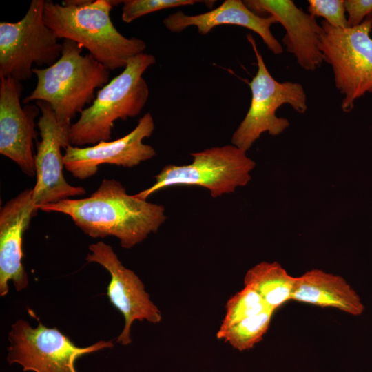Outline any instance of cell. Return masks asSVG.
Returning <instances> with one entry per match:
<instances>
[{
    "mask_svg": "<svg viewBox=\"0 0 372 372\" xmlns=\"http://www.w3.org/2000/svg\"><path fill=\"white\" fill-rule=\"evenodd\" d=\"M71 218L92 238L114 236L123 248L130 249L158 231L165 222V207L130 195L121 182L103 179L90 196L68 198L39 207Z\"/></svg>",
    "mask_w": 372,
    "mask_h": 372,
    "instance_id": "cell-1",
    "label": "cell"
},
{
    "mask_svg": "<svg viewBox=\"0 0 372 372\" xmlns=\"http://www.w3.org/2000/svg\"><path fill=\"white\" fill-rule=\"evenodd\" d=\"M113 6L110 0H88L80 6L47 0L43 19L58 39L76 42L107 69L114 70L125 68L131 58L143 53L146 44L118 32L110 18Z\"/></svg>",
    "mask_w": 372,
    "mask_h": 372,
    "instance_id": "cell-2",
    "label": "cell"
},
{
    "mask_svg": "<svg viewBox=\"0 0 372 372\" xmlns=\"http://www.w3.org/2000/svg\"><path fill=\"white\" fill-rule=\"evenodd\" d=\"M60 58L45 68H33L37 84L23 103L42 101L51 106L61 124L71 123L77 113L95 99V91L109 83L110 70L82 48L63 39Z\"/></svg>",
    "mask_w": 372,
    "mask_h": 372,
    "instance_id": "cell-3",
    "label": "cell"
},
{
    "mask_svg": "<svg viewBox=\"0 0 372 372\" xmlns=\"http://www.w3.org/2000/svg\"><path fill=\"white\" fill-rule=\"evenodd\" d=\"M155 61L153 55L145 52L131 58L123 70L97 92L92 103L71 125L70 145L82 147L108 141L116 121L138 116L149 97L143 74Z\"/></svg>",
    "mask_w": 372,
    "mask_h": 372,
    "instance_id": "cell-4",
    "label": "cell"
},
{
    "mask_svg": "<svg viewBox=\"0 0 372 372\" xmlns=\"http://www.w3.org/2000/svg\"><path fill=\"white\" fill-rule=\"evenodd\" d=\"M188 165H167L155 176V183L134 194L147 200L154 193L172 186H199L210 192L213 198L232 193L251 180L256 163L246 152L234 145L214 147L191 153Z\"/></svg>",
    "mask_w": 372,
    "mask_h": 372,
    "instance_id": "cell-5",
    "label": "cell"
},
{
    "mask_svg": "<svg viewBox=\"0 0 372 372\" xmlns=\"http://www.w3.org/2000/svg\"><path fill=\"white\" fill-rule=\"evenodd\" d=\"M320 49L333 70L335 87L343 95L341 108L351 112L355 101L372 93V21L344 29L321 22Z\"/></svg>",
    "mask_w": 372,
    "mask_h": 372,
    "instance_id": "cell-6",
    "label": "cell"
},
{
    "mask_svg": "<svg viewBox=\"0 0 372 372\" xmlns=\"http://www.w3.org/2000/svg\"><path fill=\"white\" fill-rule=\"evenodd\" d=\"M257 61V72L249 85L251 99L249 110L231 138L232 145L247 152L264 132L278 136L289 125L285 118L278 117L277 110L288 104L300 114L307 110V94L298 82H279L268 70L254 37L247 34Z\"/></svg>",
    "mask_w": 372,
    "mask_h": 372,
    "instance_id": "cell-7",
    "label": "cell"
},
{
    "mask_svg": "<svg viewBox=\"0 0 372 372\" xmlns=\"http://www.w3.org/2000/svg\"><path fill=\"white\" fill-rule=\"evenodd\" d=\"M44 0H32L17 22L0 23V77L22 81L32 76V65L54 64L62 45L43 19Z\"/></svg>",
    "mask_w": 372,
    "mask_h": 372,
    "instance_id": "cell-8",
    "label": "cell"
},
{
    "mask_svg": "<svg viewBox=\"0 0 372 372\" xmlns=\"http://www.w3.org/2000/svg\"><path fill=\"white\" fill-rule=\"evenodd\" d=\"M37 319L36 328L19 319L8 333L7 360L21 365L23 371L77 372L75 363L79 358L114 347L112 341L100 340L79 347L57 328L47 327Z\"/></svg>",
    "mask_w": 372,
    "mask_h": 372,
    "instance_id": "cell-9",
    "label": "cell"
},
{
    "mask_svg": "<svg viewBox=\"0 0 372 372\" xmlns=\"http://www.w3.org/2000/svg\"><path fill=\"white\" fill-rule=\"evenodd\" d=\"M36 104L41 115L37 126L41 139L37 143L34 155L36 183L32 188L33 200L39 207L55 203L72 197L83 196L85 189L69 184L63 176V155L61 149L70 145L71 123L61 124L47 102Z\"/></svg>",
    "mask_w": 372,
    "mask_h": 372,
    "instance_id": "cell-10",
    "label": "cell"
},
{
    "mask_svg": "<svg viewBox=\"0 0 372 372\" xmlns=\"http://www.w3.org/2000/svg\"><path fill=\"white\" fill-rule=\"evenodd\" d=\"M90 253L85 260L103 266L110 274L107 296L110 303L124 317L125 325L116 342L127 345L132 342L131 327L134 321L144 320L158 323L162 316L158 308L149 299L138 276L124 267L112 247L103 242L89 245Z\"/></svg>",
    "mask_w": 372,
    "mask_h": 372,
    "instance_id": "cell-11",
    "label": "cell"
},
{
    "mask_svg": "<svg viewBox=\"0 0 372 372\" xmlns=\"http://www.w3.org/2000/svg\"><path fill=\"white\" fill-rule=\"evenodd\" d=\"M154 127L153 117L148 112L132 132L120 138L89 147L70 145L63 154L64 168L74 177L85 180L95 175L101 165L135 167L156 155L154 148L143 142L152 134Z\"/></svg>",
    "mask_w": 372,
    "mask_h": 372,
    "instance_id": "cell-12",
    "label": "cell"
},
{
    "mask_svg": "<svg viewBox=\"0 0 372 372\" xmlns=\"http://www.w3.org/2000/svg\"><path fill=\"white\" fill-rule=\"evenodd\" d=\"M21 81L0 77V154L14 161L28 176H35L34 140L37 104L21 106Z\"/></svg>",
    "mask_w": 372,
    "mask_h": 372,
    "instance_id": "cell-13",
    "label": "cell"
},
{
    "mask_svg": "<svg viewBox=\"0 0 372 372\" xmlns=\"http://www.w3.org/2000/svg\"><path fill=\"white\" fill-rule=\"evenodd\" d=\"M247 7L255 14L273 17L285 30L282 43L303 69L313 71L324 62L320 49L322 31L316 17L297 7L292 0H247Z\"/></svg>",
    "mask_w": 372,
    "mask_h": 372,
    "instance_id": "cell-14",
    "label": "cell"
},
{
    "mask_svg": "<svg viewBox=\"0 0 372 372\" xmlns=\"http://www.w3.org/2000/svg\"><path fill=\"white\" fill-rule=\"evenodd\" d=\"M39 210L33 200L32 189H25L1 207L0 296L9 291L12 281L17 291L26 288L28 278L22 265L23 235Z\"/></svg>",
    "mask_w": 372,
    "mask_h": 372,
    "instance_id": "cell-15",
    "label": "cell"
},
{
    "mask_svg": "<svg viewBox=\"0 0 372 372\" xmlns=\"http://www.w3.org/2000/svg\"><path fill=\"white\" fill-rule=\"evenodd\" d=\"M276 23L273 17H263L255 14L241 0H225L218 7L195 15L178 11L163 19L165 26L172 32L195 26L200 34L205 35L223 25L244 27L258 34L273 54H280L283 48L271 31V25Z\"/></svg>",
    "mask_w": 372,
    "mask_h": 372,
    "instance_id": "cell-16",
    "label": "cell"
},
{
    "mask_svg": "<svg viewBox=\"0 0 372 372\" xmlns=\"http://www.w3.org/2000/svg\"><path fill=\"white\" fill-rule=\"evenodd\" d=\"M291 300L331 307L355 316L364 311L359 295L342 276L317 269L296 277Z\"/></svg>",
    "mask_w": 372,
    "mask_h": 372,
    "instance_id": "cell-17",
    "label": "cell"
},
{
    "mask_svg": "<svg viewBox=\"0 0 372 372\" xmlns=\"http://www.w3.org/2000/svg\"><path fill=\"white\" fill-rule=\"evenodd\" d=\"M295 280L278 262H261L247 271L244 285L256 291L276 311L291 300Z\"/></svg>",
    "mask_w": 372,
    "mask_h": 372,
    "instance_id": "cell-18",
    "label": "cell"
},
{
    "mask_svg": "<svg viewBox=\"0 0 372 372\" xmlns=\"http://www.w3.org/2000/svg\"><path fill=\"white\" fill-rule=\"evenodd\" d=\"M274 312V310L269 309L229 327L219 328L216 337L240 351L250 349L267 333Z\"/></svg>",
    "mask_w": 372,
    "mask_h": 372,
    "instance_id": "cell-19",
    "label": "cell"
},
{
    "mask_svg": "<svg viewBox=\"0 0 372 372\" xmlns=\"http://www.w3.org/2000/svg\"><path fill=\"white\" fill-rule=\"evenodd\" d=\"M269 309L270 308L256 291L250 287H244L227 300L225 305V315L220 328L229 327Z\"/></svg>",
    "mask_w": 372,
    "mask_h": 372,
    "instance_id": "cell-20",
    "label": "cell"
},
{
    "mask_svg": "<svg viewBox=\"0 0 372 372\" xmlns=\"http://www.w3.org/2000/svg\"><path fill=\"white\" fill-rule=\"evenodd\" d=\"M203 2L196 0H125L123 1L121 19L129 23L156 11Z\"/></svg>",
    "mask_w": 372,
    "mask_h": 372,
    "instance_id": "cell-21",
    "label": "cell"
},
{
    "mask_svg": "<svg viewBox=\"0 0 372 372\" xmlns=\"http://www.w3.org/2000/svg\"><path fill=\"white\" fill-rule=\"evenodd\" d=\"M308 4V13L314 17L324 18L333 28H349L344 0H309Z\"/></svg>",
    "mask_w": 372,
    "mask_h": 372,
    "instance_id": "cell-22",
    "label": "cell"
},
{
    "mask_svg": "<svg viewBox=\"0 0 372 372\" xmlns=\"http://www.w3.org/2000/svg\"><path fill=\"white\" fill-rule=\"evenodd\" d=\"M349 28L360 25L372 14V0H344Z\"/></svg>",
    "mask_w": 372,
    "mask_h": 372,
    "instance_id": "cell-23",
    "label": "cell"
},
{
    "mask_svg": "<svg viewBox=\"0 0 372 372\" xmlns=\"http://www.w3.org/2000/svg\"><path fill=\"white\" fill-rule=\"evenodd\" d=\"M369 18L372 21V14L369 17Z\"/></svg>",
    "mask_w": 372,
    "mask_h": 372,
    "instance_id": "cell-24",
    "label": "cell"
}]
</instances>
